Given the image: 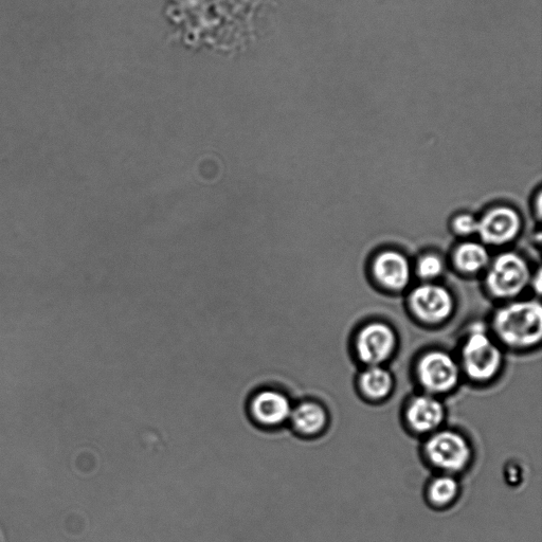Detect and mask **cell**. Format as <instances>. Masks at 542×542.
Listing matches in <instances>:
<instances>
[{"instance_id": "6da1fadb", "label": "cell", "mask_w": 542, "mask_h": 542, "mask_svg": "<svg viewBox=\"0 0 542 542\" xmlns=\"http://www.w3.org/2000/svg\"><path fill=\"white\" fill-rule=\"evenodd\" d=\"M492 333L502 348L527 352L540 345L542 307L536 300L513 301L500 307L492 320Z\"/></svg>"}, {"instance_id": "7a4b0ae2", "label": "cell", "mask_w": 542, "mask_h": 542, "mask_svg": "<svg viewBox=\"0 0 542 542\" xmlns=\"http://www.w3.org/2000/svg\"><path fill=\"white\" fill-rule=\"evenodd\" d=\"M457 358L462 375L475 385L491 384L504 366L502 347L481 323L469 328Z\"/></svg>"}, {"instance_id": "3957f363", "label": "cell", "mask_w": 542, "mask_h": 542, "mask_svg": "<svg viewBox=\"0 0 542 542\" xmlns=\"http://www.w3.org/2000/svg\"><path fill=\"white\" fill-rule=\"evenodd\" d=\"M422 455L438 474L458 477L473 463L474 448L463 433L441 428L424 438Z\"/></svg>"}, {"instance_id": "277c9868", "label": "cell", "mask_w": 542, "mask_h": 542, "mask_svg": "<svg viewBox=\"0 0 542 542\" xmlns=\"http://www.w3.org/2000/svg\"><path fill=\"white\" fill-rule=\"evenodd\" d=\"M413 376L421 392L443 397L457 390L463 377L457 356L430 349L414 361Z\"/></svg>"}, {"instance_id": "5b68a950", "label": "cell", "mask_w": 542, "mask_h": 542, "mask_svg": "<svg viewBox=\"0 0 542 542\" xmlns=\"http://www.w3.org/2000/svg\"><path fill=\"white\" fill-rule=\"evenodd\" d=\"M531 281L527 260L516 252H503L487 267L485 285L487 291L497 299H515L525 292Z\"/></svg>"}, {"instance_id": "8992f818", "label": "cell", "mask_w": 542, "mask_h": 542, "mask_svg": "<svg viewBox=\"0 0 542 542\" xmlns=\"http://www.w3.org/2000/svg\"><path fill=\"white\" fill-rule=\"evenodd\" d=\"M399 348V337L390 324L373 321L355 336L354 353L363 367L386 366Z\"/></svg>"}, {"instance_id": "52a82bcc", "label": "cell", "mask_w": 542, "mask_h": 542, "mask_svg": "<svg viewBox=\"0 0 542 542\" xmlns=\"http://www.w3.org/2000/svg\"><path fill=\"white\" fill-rule=\"evenodd\" d=\"M408 302L414 317L427 325L446 322L455 310V301L448 289L432 282L415 287Z\"/></svg>"}, {"instance_id": "ba28073f", "label": "cell", "mask_w": 542, "mask_h": 542, "mask_svg": "<svg viewBox=\"0 0 542 542\" xmlns=\"http://www.w3.org/2000/svg\"><path fill=\"white\" fill-rule=\"evenodd\" d=\"M403 419L412 435L426 438L443 428L446 408L440 397L420 392L406 402Z\"/></svg>"}, {"instance_id": "9c48e42d", "label": "cell", "mask_w": 542, "mask_h": 542, "mask_svg": "<svg viewBox=\"0 0 542 542\" xmlns=\"http://www.w3.org/2000/svg\"><path fill=\"white\" fill-rule=\"evenodd\" d=\"M519 213L509 206H496L478 219L476 236L487 246L500 247L513 242L520 233Z\"/></svg>"}, {"instance_id": "30bf717a", "label": "cell", "mask_w": 542, "mask_h": 542, "mask_svg": "<svg viewBox=\"0 0 542 542\" xmlns=\"http://www.w3.org/2000/svg\"><path fill=\"white\" fill-rule=\"evenodd\" d=\"M293 404L288 396L276 389H263L252 395L249 414L263 428H278L288 423Z\"/></svg>"}, {"instance_id": "8fae6325", "label": "cell", "mask_w": 542, "mask_h": 542, "mask_svg": "<svg viewBox=\"0 0 542 542\" xmlns=\"http://www.w3.org/2000/svg\"><path fill=\"white\" fill-rule=\"evenodd\" d=\"M374 279L390 292H402L410 283L412 271L408 259L395 250L381 252L373 261Z\"/></svg>"}, {"instance_id": "7c38bea8", "label": "cell", "mask_w": 542, "mask_h": 542, "mask_svg": "<svg viewBox=\"0 0 542 542\" xmlns=\"http://www.w3.org/2000/svg\"><path fill=\"white\" fill-rule=\"evenodd\" d=\"M289 425L297 436L312 439L322 435L330 423L328 409L320 402L306 400L293 406Z\"/></svg>"}, {"instance_id": "4fadbf2b", "label": "cell", "mask_w": 542, "mask_h": 542, "mask_svg": "<svg viewBox=\"0 0 542 542\" xmlns=\"http://www.w3.org/2000/svg\"><path fill=\"white\" fill-rule=\"evenodd\" d=\"M356 386L365 401L383 403L390 399L395 388V379L386 366L364 367L357 375Z\"/></svg>"}, {"instance_id": "5bb4252c", "label": "cell", "mask_w": 542, "mask_h": 542, "mask_svg": "<svg viewBox=\"0 0 542 542\" xmlns=\"http://www.w3.org/2000/svg\"><path fill=\"white\" fill-rule=\"evenodd\" d=\"M460 493L461 484L457 476L438 474L428 482L425 497L432 508L444 510L458 500Z\"/></svg>"}, {"instance_id": "9a60e30c", "label": "cell", "mask_w": 542, "mask_h": 542, "mask_svg": "<svg viewBox=\"0 0 542 542\" xmlns=\"http://www.w3.org/2000/svg\"><path fill=\"white\" fill-rule=\"evenodd\" d=\"M453 261L461 274L476 275L490 266L491 256L482 243L464 242L456 248Z\"/></svg>"}, {"instance_id": "2e32d148", "label": "cell", "mask_w": 542, "mask_h": 542, "mask_svg": "<svg viewBox=\"0 0 542 542\" xmlns=\"http://www.w3.org/2000/svg\"><path fill=\"white\" fill-rule=\"evenodd\" d=\"M444 269L445 264L440 256L427 254L417 264V275L424 282H432L443 275Z\"/></svg>"}, {"instance_id": "e0dca14e", "label": "cell", "mask_w": 542, "mask_h": 542, "mask_svg": "<svg viewBox=\"0 0 542 542\" xmlns=\"http://www.w3.org/2000/svg\"><path fill=\"white\" fill-rule=\"evenodd\" d=\"M478 219L471 213H461L453 221V229L460 237L475 236Z\"/></svg>"}]
</instances>
